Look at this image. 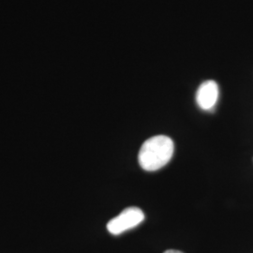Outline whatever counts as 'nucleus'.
Instances as JSON below:
<instances>
[{
  "label": "nucleus",
  "instance_id": "obj_1",
  "mask_svg": "<svg viewBox=\"0 0 253 253\" xmlns=\"http://www.w3.org/2000/svg\"><path fill=\"white\" fill-rule=\"evenodd\" d=\"M173 150L174 145L170 137L154 136L141 146L138 155L139 164L147 172L158 171L171 161Z\"/></svg>",
  "mask_w": 253,
  "mask_h": 253
},
{
  "label": "nucleus",
  "instance_id": "obj_2",
  "mask_svg": "<svg viewBox=\"0 0 253 253\" xmlns=\"http://www.w3.org/2000/svg\"><path fill=\"white\" fill-rule=\"evenodd\" d=\"M145 219L144 212L138 208H127L107 224L110 234L118 235L138 226Z\"/></svg>",
  "mask_w": 253,
  "mask_h": 253
},
{
  "label": "nucleus",
  "instance_id": "obj_3",
  "mask_svg": "<svg viewBox=\"0 0 253 253\" xmlns=\"http://www.w3.org/2000/svg\"><path fill=\"white\" fill-rule=\"evenodd\" d=\"M219 95L217 83L212 80L204 82L196 93V101L200 108L211 110L214 108Z\"/></svg>",
  "mask_w": 253,
  "mask_h": 253
},
{
  "label": "nucleus",
  "instance_id": "obj_4",
  "mask_svg": "<svg viewBox=\"0 0 253 253\" xmlns=\"http://www.w3.org/2000/svg\"><path fill=\"white\" fill-rule=\"evenodd\" d=\"M164 253H183L179 252V251H175V250H169V251H166Z\"/></svg>",
  "mask_w": 253,
  "mask_h": 253
}]
</instances>
